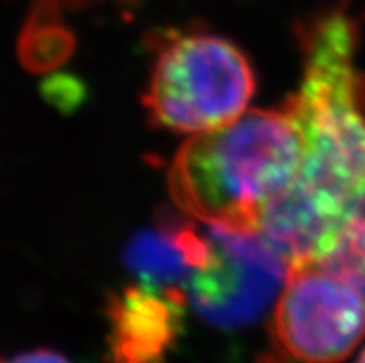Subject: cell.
<instances>
[{"label":"cell","mask_w":365,"mask_h":363,"mask_svg":"<svg viewBox=\"0 0 365 363\" xmlns=\"http://www.w3.org/2000/svg\"><path fill=\"white\" fill-rule=\"evenodd\" d=\"M202 225L212 243V257L191 275L185 287L187 300L213 327H250L280 297L292 263L256 228Z\"/></svg>","instance_id":"5"},{"label":"cell","mask_w":365,"mask_h":363,"mask_svg":"<svg viewBox=\"0 0 365 363\" xmlns=\"http://www.w3.org/2000/svg\"><path fill=\"white\" fill-rule=\"evenodd\" d=\"M364 336V297L321 267H297L274 304L259 363H341Z\"/></svg>","instance_id":"4"},{"label":"cell","mask_w":365,"mask_h":363,"mask_svg":"<svg viewBox=\"0 0 365 363\" xmlns=\"http://www.w3.org/2000/svg\"><path fill=\"white\" fill-rule=\"evenodd\" d=\"M187 291L135 284L106 304L110 363H167L184 334Z\"/></svg>","instance_id":"6"},{"label":"cell","mask_w":365,"mask_h":363,"mask_svg":"<svg viewBox=\"0 0 365 363\" xmlns=\"http://www.w3.org/2000/svg\"><path fill=\"white\" fill-rule=\"evenodd\" d=\"M354 363H365V349L361 350V354L358 356V359H356V362H354Z\"/></svg>","instance_id":"12"},{"label":"cell","mask_w":365,"mask_h":363,"mask_svg":"<svg viewBox=\"0 0 365 363\" xmlns=\"http://www.w3.org/2000/svg\"><path fill=\"white\" fill-rule=\"evenodd\" d=\"M302 160L304 139L289 108L252 110L185 141L169 188L176 206L200 223L258 230L265 208L297 182Z\"/></svg>","instance_id":"2"},{"label":"cell","mask_w":365,"mask_h":363,"mask_svg":"<svg viewBox=\"0 0 365 363\" xmlns=\"http://www.w3.org/2000/svg\"><path fill=\"white\" fill-rule=\"evenodd\" d=\"M255 89V73L240 46L215 34L171 32L143 106L160 128L202 133L237 119Z\"/></svg>","instance_id":"3"},{"label":"cell","mask_w":365,"mask_h":363,"mask_svg":"<svg viewBox=\"0 0 365 363\" xmlns=\"http://www.w3.org/2000/svg\"><path fill=\"white\" fill-rule=\"evenodd\" d=\"M212 257L206 226L167 213L130 240L125 263L138 284L160 291L185 290L191 275Z\"/></svg>","instance_id":"7"},{"label":"cell","mask_w":365,"mask_h":363,"mask_svg":"<svg viewBox=\"0 0 365 363\" xmlns=\"http://www.w3.org/2000/svg\"><path fill=\"white\" fill-rule=\"evenodd\" d=\"M0 363H71L63 354L56 352L51 349H36L28 350V352H21V354L14 356V358L6 359Z\"/></svg>","instance_id":"11"},{"label":"cell","mask_w":365,"mask_h":363,"mask_svg":"<svg viewBox=\"0 0 365 363\" xmlns=\"http://www.w3.org/2000/svg\"><path fill=\"white\" fill-rule=\"evenodd\" d=\"M43 95L54 106L71 110L80 101V86L71 76H54L43 83Z\"/></svg>","instance_id":"9"},{"label":"cell","mask_w":365,"mask_h":363,"mask_svg":"<svg viewBox=\"0 0 365 363\" xmlns=\"http://www.w3.org/2000/svg\"><path fill=\"white\" fill-rule=\"evenodd\" d=\"M341 235L365 247V189L349 206L345 223H343L341 228Z\"/></svg>","instance_id":"10"},{"label":"cell","mask_w":365,"mask_h":363,"mask_svg":"<svg viewBox=\"0 0 365 363\" xmlns=\"http://www.w3.org/2000/svg\"><path fill=\"white\" fill-rule=\"evenodd\" d=\"M304 78L286 106L301 126L304 160L295 185L345 219L365 189V74L356 67L358 21L347 4L301 24Z\"/></svg>","instance_id":"1"},{"label":"cell","mask_w":365,"mask_h":363,"mask_svg":"<svg viewBox=\"0 0 365 363\" xmlns=\"http://www.w3.org/2000/svg\"><path fill=\"white\" fill-rule=\"evenodd\" d=\"M63 2L67 0H34L17 46L24 69L46 73L61 67L73 54L74 36L61 19Z\"/></svg>","instance_id":"8"}]
</instances>
